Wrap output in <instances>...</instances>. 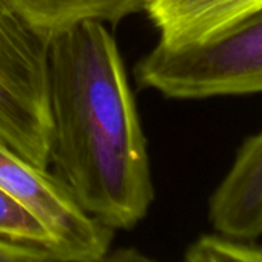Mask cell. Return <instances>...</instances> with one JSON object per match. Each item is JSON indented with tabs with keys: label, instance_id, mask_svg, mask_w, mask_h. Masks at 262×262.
Instances as JSON below:
<instances>
[{
	"label": "cell",
	"instance_id": "obj_1",
	"mask_svg": "<svg viewBox=\"0 0 262 262\" xmlns=\"http://www.w3.org/2000/svg\"><path fill=\"white\" fill-rule=\"evenodd\" d=\"M50 165L79 207L102 225L131 230L155 187L136 102L117 43L97 20L48 37Z\"/></svg>",
	"mask_w": 262,
	"mask_h": 262
},
{
	"label": "cell",
	"instance_id": "obj_2",
	"mask_svg": "<svg viewBox=\"0 0 262 262\" xmlns=\"http://www.w3.org/2000/svg\"><path fill=\"white\" fill-rule=\"evenodd\" d=\"M136 79L170 99L262 93V8L193 45L158 43L136 65Z\"/></svg>",
	"mask_w": 262,
	"mask_h": 262
},
{
	"label": "cell",
	"instance_id": "obj_3",
	"mask_svg": "<svg viewBox=\"0 0 262 262\" xmlns=\"http://www.w3.org/2000/svg\"><path fill=\"white\" fill-rule=\"evenodd\" d=\"M47 51L48 37L0 0V141L42 170L51 144Z\"/></svg>",
	"mask_w": 262,
	"mask_h": 262
},
{
	"label": "cell",
	"instance_id": "obj_4",
	"mask_svg": "<svg viewBox=\"0 0 262 262\" xmlns=\"http://www.w3.org/2000/svg\"><path fill=\"white\" fill-rule=\"evenodd\" d=\"M0 187L24 204L56 237L59 262H94L110 251L114 231L74 201L67 187L0 141Z\"/></svg>",
	"mask_w": 262,
	"mask_h": 262
},
{
	"label": "cell",
	"instance_id": "obj_5",
	"mask_svg": "<svg viewBox=\"0 0 262 262\" xmlns=\"http://www.w3.org/2000/svg\"><path fill=\"white\" fill-rule=\"evenodd\" d=\"M208 221L217 234L230 239L262 237V133L237 148L233 165L210 196Z\"/></svg>",
	"mask_w": 262,
	"mask_h": 262
},
{
	"label": "cell",
	"instance_id": "obj_6",
	"mask_svg": "<svg viewBox=\"0 0 262 262\" xmlns=\"http://www.w3.org/2000/svg\"><path fill=\"white\" fill-rule=\"evenodd\" d=\"M262 0H147L144 11L171 48L205 42L253 11Z\"/></svg>",
	"mask_w": 262,
	"mask_h": 262
},
{
	"label": "cell",
	"instance_id": "obj_7",
	"mask_svg": "<svg viewBox=\"0 0 262 262\" xmlns=\"http://www.w3.org/2000/svg\"><path fill=\"white\" fill-rule=\"evenodd\" d=\"M147 0H7L36 33L50 37L77 24L97 20L117 25L144 11Z\"/></svg>",
	"mask_w": 262,
	"mask_h": 262
},
{
	"label": "cell",
	"instance_id": "obj_8",
	"mask_svg": "<svg viewBox=\"0 0 262 262\" xmlns=\"http://www.w3.org/2000/svg\"><path fill=\"white\" fill-rule=\"evenodd\" d=\"M0 237L42 247L56 259L59 257V245L51 231L2 187H0Z\"/></svg>",
	"mask_w": 262,
	"mask_h": 262
},
{
	"label": "cell",
	"instance_id": "obj_9",
	"mask_svg": "<svg viewBox=\"0 0 262 262\" xmlns=\"http://www.w3.org/2000/svg\"><path fill=\"white\" fill-rule=\"evenodd\" d=\"M184 262H262V247L217 233L202 234L188 245Z\"/></svg>",
	"mask_w": 262,
	"mask_h": 262
},
{
	"label": "cell",
	"instance_id": "obj_10",
	"mask_svg": "<svg viewBox=\"0 0 262 262\" xmlns=\"http://www.w3.org/2000/svg\"><path fill=\"white\" fill-rule=\"evenodd\" d=\"M0 262H57V259L42 247L0 237Z\"/></svg>",
	"mask_w": 262,
	"mask_h": 262
},
{
	"label": "cell",
	"instance_id": "obj_11",
	"mask_svg": "<svg viewBox=\"0 0 262 262\" xmlns=\"http://www.w3.org/2000/svg\"><path fill=\"white\" fill-rule=\"evenodd\" d=\"M94 262H159L138 248H119L114 251H108L105 256Z\"/></svg>",
	"mask_w": 262,
	"mask_h": 262
}]
</instances>
